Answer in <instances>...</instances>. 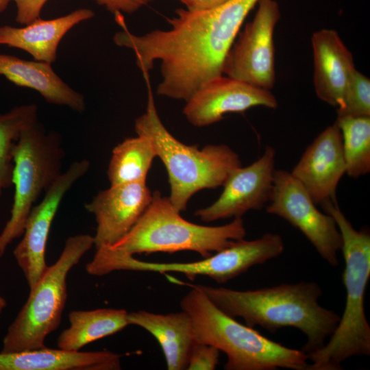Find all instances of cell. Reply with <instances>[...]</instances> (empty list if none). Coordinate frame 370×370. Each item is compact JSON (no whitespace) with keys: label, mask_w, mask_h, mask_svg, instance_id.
Returning a JSON list of instances; mask_svg holds the SVG:
<instances>
[{"label":"cell","mask_w":370,"mask_h":370,"mask_svg":"<svg viewBox=\"0 0 370 370\" xmlns=\"http://www.w3.org/2000/svg\"><path fill=\"white\" fill-rule=\"evenodd\" d=\"M94 16L92 10L80 8L56 18L40 17L23 27L0 25V45L23 50L34 60L51 64L56 60L58 45L65 34Z\"/></svg>","instance_id":"obj_18"},{"label":"cell","mask_w":370,"mask_h":370,"mask_svg":"<svg viewBox=\"0 0 370 370\" xmlns=\"http://www.w3.org/2000/svg\"><path fill=\"white\" fill-rule=\"evenodd\" d=\"M258 0H229L212 9H177L168 19L169 29L136 35L123 16H116L122 30L113 36L119 47L131 49L142 74L160 62L157 93L186 101L202 86L223 74L225 58L241 27Z\"/></svg>","instance_id":"obj_1"},{"label":"cell","mask_w":370,"mask_h":370,"mask_svg":"<svg viewBox=\"0 0 370 370\" xmlns=\"http://www.w3.org/2000/svg\"><path fill=\"white\" fill-rule=\"evenodd\" d=\"M7 306L6 299L0 295V317Z\"/></svg>","instance_id":"obj_32"},{"label":"cell","mask_w":370,"mask_h":370,"mask_svg":"<svg viewBox=\"0 0 370 370\" xmlns=\"http://www.w3.org/2000/svg\"><path fill=\"white\" fill-rule=\"evenodd\" d=\"M13 0H0V13L3 12Z\"/></svg>","instance_id":"obj_31"},{"label":"cell","mask_w":370,"mask_h":370,"mask_svg":"<svg viewBox=\"0 0 370 370\" xmlns=\"http://www.w3.org/2000/svg\"><path fill=\"white\" fill-rule=\"evenodd\" d=\"M246 229L241 217L219 226L195 224L184 219L169 197L158 190L144 214L120 241L108 246L125 255L191 251L203 258L244 238Z\"/></svg>","instance_id":"obj_6"},{"label":"cell","mask_w":370,"mask_h":370,"mask_svg":"<svg viewBox=\"0 0 370 370\" xmlns=\"http://www.w3.org/2000/svg\"><path fill=\"white\" fill-rule=\"evenodd\" d=\"M121 356L109 350L69 352L47 347L0 352V370H119Z\"/></svg>","instance_id":"obj_20"},{"label":"cell","mask_w":370,"mask_h":370,"mask_svg":"<svg viewBox=\"0 0 370 370\" xmlns=\"http://www.w3.org/2000/svg\"><path fill=\"white\" fill-rule=\"evenodd\" d=\"M94 246L93 236L69 237L58 259L48 266L29 290L26 302L8 326L1 352H16L45 347L46 338L60 325L67 299L69 271Z\"/></svg>","instance_id":"obj_7"},{"label":"cell","mask_w":370,"mask_h":370,"mask_svg":"<svg viewBox=\"0 0 370 370\" xmlns=\"http://www.w3.org/2000/svg\"><path fill=\"white\" fill-rule=\"evenodd\" d=\"M103 6L115 16L122 13L132 14L153 0H92Z\"/></svg>","instance_id":"obj_29"},{"label":"cell","mask_w":370,"mask_h":370,"mask_svg":"<svg viewBox=\"0 0 370 370\" xmlns=\"http://www.w3.org/2000/svg\"><path fill=\"white\" fill-rule=\"evenodd\" d=\"M68 317L70 325L60 332L57 346L69 352L80 351L89 343L113 335L129 325L128 312L124 309L72 310Z\"/></svg>","instance_id":"obj_22"},{"label":"cell","mask_w":370,"mask_h":370,"mask_svg":"<svg viewBox=\"0 0 370 370\" xmlns=\"http://www.w3.org/2000/svg\"><path fill=\"white\" fill-rule=\"evenodd\" d=\"M275 149L266 146L262 156L251 164L236 169L228 177L219 197L195 215L204 222L242 217L249 210H259L269 201L275 172Z\"/></svg>","instance_id":"obj_13"},{"label":"cell","mask_w":370,"mask_h":370,"mask_svg":"<svg viewBox=\"0 0 370 370\" xmlns=\"http://www.w3.org/2000/svg\"><path fill=\"white\" fill-rule=\"evenodd\" d=\"M152 194L146 181L110 185L85 204L97 223L94 246H111L123 238L149 207Z\"/></svg>","instance_id":"obj_15"},{"label":"cell","mask_w":370,"mask_h":370,"mask_svg":"<svg viewBox=\"0 0 370 370\" xmlns=\"http://www.w3.org/2000/svg\"><path fill=\"white\" fill-rule=\"evenodd\" d=\"M48 0H13L16 7V21L27 25L40 17V13Z\"/></svg>","instance_id":"obj_28"},{"label":"cell","mask_w":370,"mask_h":370,"mask_svg":"<svg viewBox=\"0 0 370 370\" xmlns=\"http://www.w3.org/2000/svg\"><path fill=\"white\" fill-rule=\"evenodd\" d=\"M315 204L336 199V191L346 173L342 134L335 121L306 147L290 172Z\"/></svg>","instance_id":"obj_16"},{"label":"cell","mask_w":370,"mask_h":370,"mask_svg":"<svg viewBox=\"0 0 370 370\" xmlns=\"http://www.w3.org/2000/svg\"><path fill=\"white\" fill-rule=\"evenodd\" d=\"M284 250L282 236L274 233H266L254 240L242 238L235 241L213 255L190 262H145L103 246L96 249L92 260L86 265V271L95 276L121 270L163 274L172 272L184 274L192 279L197 275H204L223 284L255 265L262 264L278 257Z\"/></svg>","instance_id":"obj_8"},{"label":"cell","mask_w":370,"mask_h":370,"mask_svg":"<svg viewBox=\"0 0 370 370\" xmlns=\"http://www.w3.org/2000/svg\"><path fill=\"white\" fill-rule=\"evenodd\" d=\"M186 102L185 117L199 127L221 121L227 113L243 112L256 106L278 107L277 99L271 90L224 75L206 83Z\"/></svg>","instance_id":"obj_14"},{"label":"cell","mask_w":370,"mask_h":370,"mask_svg":"<svg viewBox=\"0 0 370 370\" xmlns=\"http://www.w3.org/2000/svg\"><path fill=\"white\" fill-rule=\"evenodd\" d=\"M35 103L16 106L0 114V197L12 186L13 154L22 132L38 122Z\"/></svg>","instance_id":"obj_24"},{"label":"cell","mask_w":370,"mask_h":370,"mask_svg":"<svg viewBox=\"0 0 370 370\" xmlns=\"http://www.w3.org/2000/svg\"><path fill=\"white\" fill-rule=\"evenodd\" d=\"M129 325L139 326L158 341L169 370L187 369L195 343L191 319L184 310L166 314L138 310L128 312Z\"/></svg>","instance_id":"obj_21"},{"label":"cell","mask_w":370,"mask_h":370,"mask_svg":"<svg viewBox=\"0 0 370 370\" xmlns=\"http://www.w3.org/2000/svg\"><path fill=\"white\" fill-rule=\"evenodd\" d=\"M220 351L215 347L195 341L188 359V370H214L219 364Z\"/></svg>","instance_id":"obj_27"},{"label":"cell","mask_w":370,"mask_h":370,"mask_svg":"<svg viewBox=\"0 0 370 370\" xmlns=\"http://www.w3.org/2000/svg\"><path fill=\"white\" fill-rule=\"evenodd\" d=\"M192 11L206 10L218 7L229 0H178Z\"/></svg>","instance_id":"obj_30"},{"label":"cell","mask_w":370,"mask_h":370,"mask_svg":"<svg viewBox=\"0 0 370 370\" xmlns=\"http://www.w3.org/2000/svg\"><path fill=\"white\" fill-rule=\"evenodd\" d=\"M337 117H370V79L356 69L347 84Z\"/></svg>","instance_id":"obj_26"},{"label":"cell","mask_w":370,"mask_h":370,"mask_svg":"<svg viewBox=\"0 0 370 370\" xmlns=\"http://www.w3.org/2000/svg\"><path fill=\"white\" fill-rule=\"evenodd\" d=\"M64 155L60 136L47 132L38 121L22 132L14 150V193L10 219L0 233V258L22 236L34 203L62 173Z\"/></svg>","instance_id":"obj_9"},{"label":"cell","mask_w":370,"mask_h":370,"mask_svg":"<svg viewBox=\"0 0 370 370\" xmlns=\"http://www.w3.org/2000/svg\"><path fill=\"white\" fill-rule=\"evenodd\" d=\"M321 206L334 219L341 234L346 298L343 314L328 341L308 354L311 362L308 370H340L347 359L370 355V325L364 306L370 277V234L367 228L355 229L336 199Z\"/></svg>","instance_id":"obj_3"},{"label":"cell","mask_w":370,"mask_h":370,"mask_svg":"<svg viewBox=\"0 0 370 370\" xmlns=\"http://www.w3.org/2000/svg\"><path fill=\"white\" fill-rule=\"evenodd\" d=\"M178 283L190 287L180 306L191 319L195 341L212 345L225 353V369L308 370V357L304 352L286 347L238 322L194 284Z\"/></svg>","instance_id":"obj_4"},{"label":"cell","mask_w":370,"mask_h":370,"mask_svg":"<svg viewBox=\"0 0 370 370\" xmlns=\"http://www.w3.org/2000/svg\"><path fill=\"white\" fill-rule=\"evenodd\" d=\"M86 159L73 162L45 192L42 201L32 208L25 222L23 238L13 251L29 290L44 275L48 266L45 252L49 231L59 206L73 185L89 170Z\"/></svg>","instance_id":"obj_12"},{"label":"cell","mask_w":370,"mask_h":370,"mask_svg":"<svg viewBox=\"0 0 370 370\" xmlns=\"http://www.w3.org/2000/svg\"><path fill=\"white\" fill-rule=\"evenodd\" d=\"M253 20L238 32L229 50L223 74L270 90L275 82L273 35L281 12L275 0H258Z\"/></svg>","instance_id":"obj_10"},{"label":"cell","mask_w":370,"mask_h":370,"mask_svg":"<svg viewBox=\"0 0 370 370\" xmlns=\"http://www.w3.org/2000/svg\"><path fill=\"white\" fill-rule=\"evenodd\" d=\"M342 134L348 176L358 178L370 171V117H337Z\"/></svg>","instance_id":"obj_25"},{"label":"cell","mask_w":370,"mask_h":370,"mask_svg":"<svg viewBox=\"0 0 370 370\" xmlns=\"http://www.w3.org/2000/svg\"><path fill=\"white\" fill-rule=\"evenodd\" d=\"M0 75L18 86L36 90L47 103L78 112L86 109L84 97L65 83L51 64L0 53Z\"/></svg>","instance_id":"obj_19"},{"label":"cell","mask_w":370,"mask_h":370,"mask_svg":"<svg viewBox=\"0 0 370 370\" xmlns=\"http://www.w3.org/2000/svg\"><path fill=\"white\" fill-rule=\"evenodd\" d=\"M147 86L145 112L135 120L137 134L149 137L156 155L168 173L171 204L185 210L190 197L205 188L224 184L230 174L242 166L238 155L225 145H208L199 150L176 139L165 127L158 114L149 73L143 75Z\"/></svg>","instance_id":"obj_5"},{"label":"cell","mask_w":370,"mask_h":370,"mask_svg":"<svg viewBox=\"0 0 370 370\" xmlns=\"http://www.w3.org/2000/svg\"><path fill=\"white\" fill-rule=\"evenodd\" d=\"M313 83L319 99L338 108L349 79L356 69L353 56L336 31L322 29L311 37Z\"/></svg>","instance_id":"obj_17"},{"label":"cell","mask_w":370,"mask_h":370,"mask_svg":"<svg viewBox=\"0 0 370 370\" xmlns=\"http://www.w3.org/2000/svg\"><path fill=\"white\" fill-rule=\"evenodd\" d=\"M157 156L149 137L137 134L117 145L112 151L107 174L110 185L146 181Z\"/></svg>","instance_id":"obj_23"},{"label":"cell","mask_w":370,"mask_h":370,"mask_svg":"<svg viewBox=\"0 0 370 370\" xmlns=\"http://www.w3.org/2000/svg\"><path fill=\"white\" fill-rule=\"evenodd\" d=\"M194 285L221 310L242 318L249 327L258 325L271 332L286 327L298 329L306 337L302 351L307 355L325 344L340 319L334 311L319 304L322 290L314 282L246 291Z\"/></svg>","instance_id":"obj_2"},{"label":"cell","mask_w":370,"mask_h":370,"mask_svg":"<svg viewBox=\"0 0 370 370\" xmlns=\"http://www.w3.org/2000/svg\"><path fill=\"white\" fill-rule=\"evenodd\" d=\"M265 207L269 214L286 220L299 230L329 264H338V253L343 241L334 219L318 210L290 172L275 170L271 195Z\"/></svg>","instance_id":"obj_11"}]
</instances>
